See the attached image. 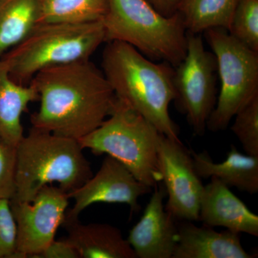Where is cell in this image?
<instances>
[{
    "label": "cell",
    "instance_id": "obj_1",
    "mask_svg": "<svg viewBox=\"0 0 258 258\" xmlns=\"http://www.w3.org/2000/svg\"><path fill=\"white\" fill-rule=\"evenodd\" d=\"M29 84L40 103L30 116L32 127L77 141L102 124L116 100L103 71L90 60L47 68Z\"/></svg>",
    "mask_w": 258,
    "mask_h": 258
},
{
    "label": "cell",
    "instance_id": "obj_2",
    "mask_svg": "<svg viewBox=\"0 0 258 258\" xmlns=\"http://www.w3.org/2000/svg\"><path fill=\"white\" fill-rule=\"evenodd\" d=\"M102 71L115 96L143 115L161 134L180 140L169 106L176 98L174 67L155 63L138 50L120 41L107 42Z\"/></svg>",
    "mask_w": 258,
    "mask_h": 258
},
{
    "label": "cell",
    "instance_id": "obj_3",
    "mask_svg": "<svg viewBox=\"0 0 258 258\" xmlns=\"http://www.w3.org/2000/svg\"><path fill=\"white\" fill-rule=\"evenodd\" d=\"M79 141L32 127L16 146L14 198L30 203L44 186L57 183L67 192L93 175Z\"/></svg>",
    "mask_w": 258,
    "mask_h": 258
},
{
    "label": "cell",
    "instance_id": "obj_4",
    "mask_svg": "<svg viewBox=\"0 0 258 258\" xmlns=\"http://www.w3.org/2000/svg\"><path fill=\"white\" fill-rule=\"evenodd\" d=\"M103 42L106 33L102 21L40 23L21 43L0 58L13 81L28 85L42 70L89 60Z\"/></svg>",
    "mask_w": 258,
    "mask_h": 258
},
{
    "label": "cell",
    "instance_id": "obj_5",
    "mask_svg": "<svg viewBox=\"0 0 258 258\" xmlns=\"http://www.w3.org/2000/svg\"><path fill=\"white\" fill-rule=\"evenodd\" d=\"M102 20L106 42H125L148 58L175 68L183 60L187 37L179 13L165 17L147 0H108Z\"/></svg>",
    "mask_w": 258,
    "mask_h": 258
},
{
    "label": "cell",
    "instance_id": "obj_6",
    "mask_svg": "<svg viewBox=\"0 0 258 258\" xmlns=\"http://www.w3.org/2000/svg\"><path fill=\"white\" fill-rule=\"evenodd\" d=\"M160 134L143 115L116 98L109 116L79 142L83 149L119 161L140 182L152 188L161 181L157 164Z\"/></svg>",
    "mask_w": 258,
    "mask_h": 258
},
{
    "label": "cell",
    "instance_id": "obj_7",
    "mask_svg": "<svg viewBox=\"0 0 258 258\" xmlns=\"http://www.w3.org/2000/svg\"><path fill=\"white\" fill-rule=\"evenodd\" d=\"M217 61L221 88L207 123L213 132L225 130L232 118L258 94V53L222 28L204 32Z\"/></svg>",
    "mask_w": 258,
    "mask_h": 258
},
{
    "label": "cell",
    "instance_id": "obj_8",
    "mask_svg": "<svg viewBox=\"0 0 258 258\" xmlns=\"http://www.w3.org/2000/svg\"><path fill=\"white\" fill-rule=\"evenodd\" d=\"M186 55L174 68V102L194 132L203 136L217 103V61L205 48L202 34L186 32Z\"/></svg>",
    "mask_w": 258,
    "mask_h": 258
},
{
    "label": "cell",
    "instance_id": "obj_9",
    "mask_svg": "<svg viewBox=\"0 0 258 258\" xmlns=\"http://www.w3.org/2000/svg\"><path fill=\"white\" fill-rule=\"evenodd\" d=\"M69 200V192L50 184L42 187L30 203L10 200L18 231L15 258L39 257L55 240Z\"/></svg>",
    "mask_w": 258,
    "mask_h": 258
},
{
    "label": "cell",
    "instance_id": "obj_10",
    "mask_svg": "<svg viewBox=\"0 0 258 258\" xmlns=\"http://www.w3.org/2000/svg\"><path fill=\"white\" fill-rule=\"evenodd\" d=\"M157 164L168 195L166 211L175 219L198 221L204 185L195 170L191 152L181 141L161 134Z\"/></svg>",
    "mask_w": 258,
    "mask_h": 258
},
{
    "label": "cell",
    "instance_id": "obj_11",
    "mask_svg": "<svg viewBox=\"0 0 258 258\" xmlns=\"http://www.w3.org/2000/svg\"><path fill=\"white\" fill-rule=\"evenodd\" d=\"M151 191L152 188L140 182L122 163L107 155L95 175L69 192L74 205L66 211V218H79L85 209L96 203L125 204L137 212L139 198Z\"/></svg>",
    "mask_w": 258,
    "mask_h": 258
},
{
    "label": "cell",
    "instance_id": "obj_12",
    "mask_svg": "<svg viewBox=\"0 0 258 258\" xmlns=\"http://www.w3.org/2000/svg\"><path fill=\"white\" fill-rule=\"evenodd\" d=\"M165 188H156L127 240L137 258H172L177 240L176 219L166 211Z\"/></svg>",
    "mask_w": 258,
    "mask_h": 258
},
{
    "label": "cell",
    "instance_id": "obj_13",
    "mask_svg": "<svg viewBox=\"0 0 258 258\" xmlns=\"http://www.w3.org/2000/svg\"><path fill=\"white\" fill-rule=\"evenodd\" d=\"M199 220L208 227H222L235 233L258 236V216L217 178L204 186Z\"/></svg>",
    "mask_w": 258,
    "mask_h": 258
},
{
    "label": "cell",
    "instance_id": "obj_14",
    "mask_svg": "<svg viewBox=\"0 0 258 258\" xmlns=\"http://www.w3.org/2000/svg\"><path fill=\"white\" fill-rule=\"evenodd\" d=\"M240 242V234L217 232L212 227H198L190 221L178 227L172 258H251Z\"/></svg>",
    "mask_w": 258,
    "mask_h": 258
},
{
    "label": "cell",
    "instance_id": "obj_15",
    "mask_svg": "<svg viewBox=\"0 0 258 258\" xmlns=\"http://www.w3.org/2000/svg\"><path fill=\"white\" fill-rule=\"evenodd\" d=\"M62 227L80 258H137L121 231L108 224L81 223L79 218L64 219Z\"/></svg>",
    "mask_w": 258,
    "mask_h": 258
},
{
    "label": "cell",
    "instance_id": "obj_16",
    "mask_svg": "<svg viewBox=\"0 0 258 258\" xmlns=\"http://www.w3.org/2000/svg\"><path fill=\"white\" fill-rule=\"evenodd\" d=\"M195 170L200 178L215 177L229 187L254 195L258 191V157L243 154L234 145L225 161L215 163L208 152L190 151Z\"/></svg>",
    "mask_w": 258,
    "mask_h": 258
},
{
    "label": "cell",
    "instance_id": "obj_17",
    "mask_svg": "<svg viewBox=\"0 0 258 258\" xmlns=\"http://www.w3.org/2000/svg\"><path fill=\"white\" fill-rule=\"evenodd\" d=\"M38 94L31 85L15 82L0 58V138L16 147L24 136L22 115Z\"/></svg>",
    "mask_w": 258,
    "mask_h": 258
},
{
    "label": "cell",
    "instance_id": "obj_18",
    "mask_svg": "<svg viewBox=\"0 0 258 258\" xmlns=\"http://www.w3.org/2000/svg\"><path fill=\"white\" fill-rule=\"evenodd\" d=\"M42 0H0V57L40 23Z\"/></svg>",
    "mask_w": 258,
    "mask_h": 258
},
{
    "label": "cell",
    "instance_id": "obj_19",
    "mask_svg": "<svg viewBox=\"0 0 258 258\" xmlns=\"http://www.w3.org/2000/svg\"><path fill=\"white\" fill-rule=\"evenodd\" d=\"M239 0H176L175 11L182 18L186 32L202 34L209 29L228 31Z\"/></svg>",
    "mask_w": 258,
    "mask_h": 258
},
{
    "label": "cell",
    "instance_id": "obj_20",
    "mask_svg": "<svg viewBox=\"0 0 258 258\" xmlns=\"http://www.w3.org/2000/svg\"><path fill=\"white\" fill-rule=\"evenodd\" d=\"M108 9V0H42L40 23L102 21Z\"/></svg>",
    "mask_w": 258,
    "mask_h": 258
},
{
    "label": "cell",
    "instance_id": "obj_21",
    "mask_svg": "<svg viewBox=\"0 0 258 258\" xmlns=\"http://www.w3.org/2000/svg\"><path fill=\"white\" fill-rule=\"evenodd\" d=\"M228 32L258 53V0H239Z\"/></svg>",
    "mask_w": 258,
    "mask_h": 258
},
{
    "label": "cell",
    "instance_id": "obj_22",
    "mask_svg": "<svg viewBox=\"0 0 258 258\" xmlns=\"http://www.w3.org/2000/svg\"><path fill=\"white\" fill-rule=\"evenodd\" d=\"M231 127L246 154L258 157V94L235 115Z\"/></svg>",
    "mask_w": 258,
    "mask_h": 258
},
{
    "label": "cell",
    "instance_id": "obj_23",
    "mask_svg": "<svg viewBox=\"0 0 258 258\" xmlns=\"http://www.w3.org/2000/svg\"><path fill=\"white\" fill-rule=\"evenodd\" d=\"M16 147L0 138V200L14 198Z\"/></svg>",
    "mask_w": 258,
    "mask_h": 258
},
{
    "label": "cell",
    "instance_id": "obj_24",
    "mask_svg": "<svg viewBox=\"0 0 258 258\" xmlns=\"http://www.w3.org/2000/svg\"><path fill=\"white\" fill-rule=\"evenodd\" d=\"M16 222L10 200H0V258H15L17 245Z\"/></svg>",
    "mask_w": 258,
    "mask_h": 258
},
{
    "label": "cell",
    "instance_id": "obj_25",
    "mask_svg": "<svg viewBox=\"0 0 258 258\" xmlns=\"http://www.w3.org/2000/svg\"><path fill=\"white\" fill-rule=\"evenodd\" d=\"M38 258H80L77 250L67 239L54 240Z\"/></svg>",
    "mask_w": 258,
    "mask_h": 258
},
{
    "label": "cell",
    "instance_id": "obj_26",
    "mask_svg": "<svg viewBox=\"0 0 258 258\" xmlns=\"http://www.w3.org/2000/svg\"><path fill=\"white\" fill-rule=\"evenodd\" d=\"M159 12L165 17L175 14L176 0H147Z\"/></svg>",
    "mask_w": 258,
    "mask_h": 258
}]
</instances>
